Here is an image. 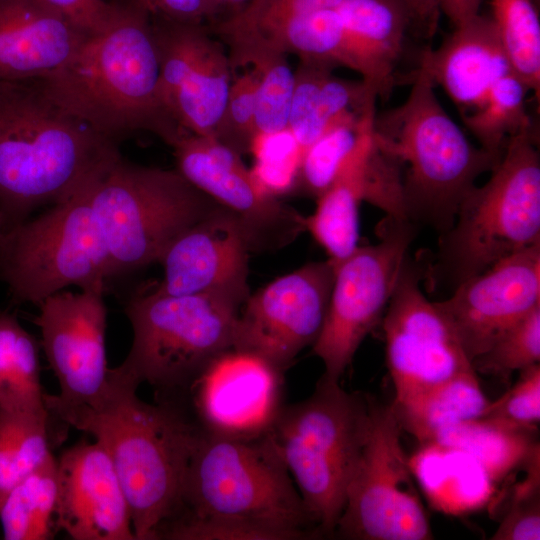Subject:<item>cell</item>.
<instances>
[{
  "instance_id": "6da1fadb",
  "label": "cell",
  "mask_w": 540,
  "mask_h": 540,
  "mask_svg": "<svg viewBox=\"0 0 540 540\" xmlns=\"http://www.w3.org/2000/svg\"><path fill=\"white\" fill-rule=\"evenodd\" d=\"M159 73L150 14L133 0H117L108 26L86 36L62 67L38 81L63 108L116 143L147 131L172 147L188 133L163 103Z\"/></svg>"
},
{
  "instance_id": "7a4b0ae2",
  "label": "cell",
  "mask_w": 540,
  "mask_h": 540,
  "mask_svg": "<svg viewBox=\"0 0 540 540\" xmlns=\"http://www.w3.org/2000/svg\"><path fill=\"white\" fill-rule=\"evenodd\" d=\"M121 157L38 80L0 81V211L7 230L70 199ZM6 230V231H7Z\"/></svg>"
},
{
  "instance_id": "3957f363",
  "label": "cell",
  "mask_w": 540,
  "mask_h": 540,
  "mask_svg": "<svg viewBox=\"0 0 540 540\" xmlns=\"http://www.w3.org/2000/svg\"><path fill=\"white\" fill-rule=\"evenodd\" d=\"M138 385L109 370V387L94 407L57 419L91 434L108 452L131 513L136 540H155L178 511L188 462L200 433L179 402L138 398Z\"/></svg>"
},
{
  "instance_id": "277c9868",
  "label": "cell",
  "mask_w": 540,
  "mask_h": 540,
  "mask_svg": "<svg viewBox=\"0 0 540 540\" xmlns=\"http://www.w3.org/2000/svg\"><path fill=\"white\" fill-rule=\"evenodd\" d=\"M411 78L407 99L375 115L374 132L402 167L407 166L403 174L407 219L427 223L444 235L476 179L491 171L500 158L469 141L423 72L416 69Z\"/></svg>"
},
{
  "instance_id": "5b68a950",
  "label": "cell",
  "mask_w": 540,
  "mask_h": 540,
  "mask_svg": "<svg viewBox=\"0 0 540 540\" xmlns=\"http://www.w3.org/2000/svg\"><path fill=\"white\" fill-rule=\"evenodd\" d=\"M371 402L322 375L308 398L283 406L268 432L319 536L334 535L343 512Z\"/></svg>"
},
{
  "instance_id": "8992f818",
  "label": "cell",
  "mask_w": 540,
  "mask_h": 540,
  "mask_svg": "<svg viewBox=\"0 0 540 540\" xmlns=\"http://www.w3.org/2000/svg\"><path fill=\"white\" fill-rule=\"evenodd\" d=\"M179 517L249 522L287 532L295 540L319 536L268 433L240 440L200 430L180 507L170 520Z\"/></svg>"
},
{
  "instance_id": "52a82bcc",
  "label": "cell",
  "mask_w": 540,
  "mask_h": 540,
  "mask_svg": "<svg viewBox=\"0 0 540 540\" xmlns=\"http://www.w3.org/2000/svg\"><path fill=\"white\" fill-rule=\"evenodd\" d=\"M540 243V157L529 128L507 143L489 180L463 199L441 235L431 273L453 290L494 263Z\"/></svg>"
},
{
  "instance_id": "ba28073f",
  "label": "cell",
  "mask_w": 540,
  "mask_h": 540,
  "mask_svg": "<svg viewBox=\"0 0 540 540\" xmlns=\"http://www.w3.org/2000/svg\"><path fill=\"white\" fill-rule=\"evenodd\" d=\"M240 306L213 295H170L139 287L124 312L133 340L118 373L157 397L182 395L201 372L233 346Z\"/></svg>"
},
{
  "instance_id": "9c48e42d",
  "label": "cell",
  "mask_w": 540,
  "mask_h": 540,
  "mask_svg": "<svg viewBox=\"0 0 540 540\" xmlns=\"http://www.w3.org/2000/svg\"><path fill=\"white\" fill-rule=\"evenodd\" d=\"M90 201L111 275L157 263L166 246L220 205L176 169L117 159L92 184Z\"/></svg>"
},
{
  "instance_id": "30bf717a",
  "label": "cell",
  "mask_w": 540,
  "mask_h": 540,
  "mask_svg": "<svg viewBox=\"0 0 540 540\" xmlns=\"http://www.w3.org/2000/svg\"><path fill=\"white\" fill-rule=\"evenodd\" d=\"M96 179L70 199L8 229L0 238V279L14 302L38 306L70 285L80 290H105L112 275L90 201Z\"/></svg>"
},
{
  "instance_id": "8fae6325",
  "label": "cell",
  "mask_w": 540,
  "mask_h": 540,
  "mask_svg": "<svg viewBox=\"0 0 540 540\" xmlns=\"http://www.w3.org/2000/svg\"><path fill=\"white\" fill-rule=\"evenodd\" d=\"M392 405L372 399L367 437L334 535L353 540L433 538Z\"/></svg>"
},
{
  "instance_id": "7c38bea8",
  "label": "cell",
  "mask_w": 540,
  "mask_h": 540,
  "mask_svg": "<svg viewBox=\"0 0 540 540\" xmlns=\"http://www.w3.org/2000/svg\"><path fill=\"white\" fill-rule=\"evenodd\" d=\"M413 223L387 217L377 244L358 246L334 263L322 331L312 346L330 380L340 381L365 337L382 319L408 257Z\"/></svg>"
},
{
  "instance_id": "4fadbf2b",
  "label": "cell",
  "mask_w": 540,
  "mask_h": 540,
  "mask_svg": "<svg viewBox=\"0 0 540 540\" xmlns=\"http://www.w3.org/2000/svg\"><path fill=\"white\" fill-rule=\"evenodd\" d=\"M104 289L60 291L42 301L33 322L60 392L45 394L50 415L96 406L109 387Z\"/></svg>"
},
{
  "instance_id": "5bb4252c",
  "label": "cell",
  "mask_w": 540,
  "mask_h": 540,
  "mask_svg": "<svg viewBox=\"0 0 540 540\" xmlns=\"http://www.w3.org/2000/svg\"><path fill=\"white\" fill-rule=\"evenodd\" d=\"M334 272L330 259L307 263L250 294L239 310L232 348L285 372L322 331Z\"/></svg>"
},
{
  "instance_id": "9a60e30c",
  "label": "cell",
  "mask_w": 540,
  "mask_h": 540,
  "mask_svg": "<svg viewBox=\"0 0 540 540\" xmlns=\"http://www.w3.org/2000/svg\"><path fill=\"white\" fill-rule=\"evenodd\" d=\"M172 148L176 170L235 216L250 252L276 251L306 230V217L265 193L241 155L216 138L188 133Z\"/></svg>"
},
{
  "instance_id": "2e32d148",
  "label": "cell",
  "mask_w": 540,
  "mask_h": 540,
  "mask_svg": "<svg viewBox=\"0 0 540 540\" xmlns=\"http://www.w3.org/2000/svg\"><path fill=\"white\" fill-rule=\"evenodd\" d=\"M420 278L407 257L383 315L394 400L474 370L449 322L423 294Z\"/></svg>"
},
{
  "instance_id": "e0dca14e",
  "label": "cell",
  "mask_w": 540,
  "mask_h": 540,
  "mask_svg": "<svg viewBox=\"0 0 540 540\" xmlns=\"http://www.w3.org/2000/svg\"><path fill=\"white\" fill-rule=\"evenodd\" d=\"M151 22L166 109L187 133L214 137L233 82L224 43L204 24Z\"/></svg>"
},
{
  "instance_id": "ac0fdd59",
  "label": "cell",
  "mask_w": 540,
  "mask_h": 540,
  "mask_svg": "<svg viewBox=\"0 0 540 540\" xmlns=\"http://www.w3.org/2000/svg\"><path fill=\"white\" fill-rule=\"evenodd\" d=\"M284 373L259 356L229 349L175 398L207 434L252 440L273 427L283 404Z\"/></svg>"
},
{
  "instance_id": "d6986e66",
  "label": "cell",
  "mask_w": 540,
  "mask_h": 540,
  "mask_svg": "<svg viewBox=\"0 0 540 540\" xmlns=\"http://www.w3.org/2000/svg\"><path fill=\"white\" fill-rule=\"evenodd\" d=\"M434 304L472 362L540 306V243L494 263Z\"/></svg>"
},
{
  "instance_id": "ffe728a7",
  "label": "cell",
  "mask_w": 540,
  "mask_h": 540,
  "mask_svg": "<svg viewBox=\"0 0 540 540\" xmlns=\"http://www.w3.org/2000/svg\"><path fill=\"white\" fill-rule=\"evenodd\" d=\"M249 247L233 214L221 205L179 233L157 263L163 278L154 284L170 295H213L240 307L250 295Z\"/></svg>"
},
{
  "instance_id": "44dd1931",
  "label": "cell",
  "mask_w": 540,
  "mask_h": 540,
  "mask_svg": "<svg viewBox=\"0 0 540 540\" xmlns=\"http://www.w3.org/2000/svg\"><path fill=\"white\" fill-rule=\"evenodd\" d=\"M55 526L74 540H136L122 485L97 441H81L57 460Z\"/></svg>"
},
{
  "instance_id": "7402d4cb",
  "label": "cell",
  "mask_w": 540,
  "mask_h": 540,
  "mask_svg": "<svg viewBox=\"0 0 540 540\" xmlns=\"http://www.w3.org/2000/svg\"><path fill=\"white\" fill-rule=\"evenodd\" d=\"M454 28L438 48L422 52L417 70L439 85L463 114L478 108L513 69L492 18L479 13Z\"/></svg>"
},
{
  "instance_id": "603a6c76",
  "label": "cell",
  "mask_w": 540,
  "mask_h": 540,
  "mask_svg": "<svg viewBox=\"0 0 540 540\" xmlns=\"http://www.w3.org/2000/svg\"><path fill=\"white\" fill-rule=\"evenodd\" d=\"M86 36L44 0H0V81L48 77Z\"/></svg>"
},
{
  "instance_id": "cb8c5ba5",
  "label": "cell",
  "mask_w": 540,
  "mask_h": 540,
  "mask_svg": "<svg viewBox=\"0 0 540 540\" xmlns=\"http://www.w3.org/2000/svg\"><path fill=\"white\" fill-rule=\"evenodd\" d=\"M373 138L374 125L347 156L331 185L316 199L314 213L306 217V230L334 263L348 257L359 246V206L365 201Z\"/></svg>"
},
{
  "instance_id": "d4e9b609",
  "label": "cell",
  "mask_w": 540,
  "mask_h": 540,
  "mask_svg": "<svg viewBox=\"0 0 540 540\" xmlns=\"http://www.w3.org/2000/svg\"><path fill=\"white\" fill-rule=\"evenodd\" d=\"M338 10L364 66L362 79L384 97L394 84L411 19L403 0H342Z\"/></svg>"
},
{
  "instance_id": "484cf974",
  "label": "cell",
  "mask_w": 540,
  "mask_h": 540,
  "mask_svg": "<svg viewBox=\"0 0 540 540\" xmlns=\"http://www.w3.org/2000/svg\"><path fill=\"white\" fill-rule=\"evenodd\" d=\"M415 480L431 505L447 514H463L484 506L495 484L467 453L434 442L421 444L409 457Z\"/></svg>"
},
{
  "instance_id": "4316f807",
  "label": "cell",
  "mask_w": 540,
  "mask_h": 540,
  "mask_svg": "<svg viewBox=\"0 0 540 540\" xmlns=\"http://www.w3.org/2000/svg\"><path fill=\"white\" fill-rule=\"evenodd\" d=\"M229 47L232 72L252 65L258 74L255 125L257 135H268L288 129L294 89V70L287 54L263 39L241 33L215 35Z\"/></svg>"
},
{
  "instance_id": "83f0119b",
  "label": "cell",
  "mask_w": 540,
  "mask_h": 540,
  "mask_svg": "<svg viewBox=\"0 0 540 540\" xmlns=\"http://www.w3.org/2000/svg\"><path fill=\"white\" fill-rule=\"evenodd\" d=\"M475 370L437 383L391 404L398 422L420 444L463 421L482 417L489 404Z\"/></svg>"
},
{
  "instance_id": "f1b7e54d",
  "label": "cell",
  "mask_w": 540,
  "mask_h": 540,
  "mask_svg": "<svg viewBox=\"0 0 540 540\" xmlns=\"http://www.w3.org/2000/svg\"><path fill=\"white\" fill-rule=\"evenodd\" d=\"M40 347L14 314L0 313V412L50 421L40 382Z\"/></svg>"
},
{
  "instance_id": "f546056e",
  "label": "cell",
  "mask_w": 540,
  "mask_h": 540,
  "mask_svg": "<svg viewBox=\"0 0 540 540\" xmlns=\"http://www.w3.org/2000/svg\"><path fill=\"white\" fill-rule=\"evenodd\" d=\"M535 431L479 417L441 430L430 442L467 453L496 485L520 467L539 446L533 437Z\"/></svg>"
},
{
  "instance_id": "4dcf8cb0",
  "label": "cell",
  "mask_w": 540,
  "mask_h": 540,
  "mask_svg": "<svg viewBox=\"0 0 540 540\" xmlns=\"http://www.w3.org/2000/svg\"><path fill=\"white\" fill-rule=\"evenodd\" d=\"M57 460L52 456L17 484L0 505L6 540H48L56 531Z\"/></svg>"
},
{
  "instance_id": "1f68e13d",
  "label": "cell",
  "mask_w": 540,
  "mask_h": 540,
  "mask_svg": "<svg viewBox=\"0 0 540 540\" xmlns=\"http://www.w3.org/2000/svg\"><path fill=\"white\" fill-rule=\"evenodd\" d=\"M529 91L524 81L510 72L492 86L478 108L462 114L464 125L482 149L501 158L511 138L532 128L526 108Z\"/></svg>"
},
{
  "instance_id": "d6a6232c",
  "label": "cell",
  "mask_w": 540,
  "mask_h": 540,
  "mask_svg": "<svg viewBox=\"0 0 540 540\" xmlns=\"http://www.w3.org/2000/svg\"><path fill=\"white\" fill-rule=\"evenodd\" d=\"M376 106L328 128L302 154L296 191L317 199L334 181L341 165L374 125Z\"/></svg>"
},
{
  "instance_id": "836d02e7",
  "label": "cell",
  "mask_w": 540,
  "mask_h": 540,
  "mask_svg": "<svg viewBox=\"0 0 540 540\" xmlns=\"http://www.w3.org/2000/svg\"><path fill=\"white\" fill-rule=\"evenodd\" d=\"M50 421L0 412V505L6 495L53 455Z\"/></svg>"
},
{
  "instance_id": "e575fe53",
  "label": "cell",
  "mask_w": 540,
  "mask_h": 540,
  "mask_svg": "<svg viewBox=\"0 0 540 540\" xmlns=\"http://www.w3.org/2000/svg\"><path fill=\"white\" fill-rule=\"evenodd\" d=\"M493 21L511 63L539 98L540 22L532 0H491Z\"/></svg>"
},
{
  "instance_id": "d590c367",
  "label": "cell",
  "mask_w": 540,
  "mask_h": 540,
  "mask_svg": "<svg viewBox=\"0 0 540 540\" xmlns=\"http://www.w3.org/2000/svg\"><path fill=\"white\" fill-rule=\"evenodd\" d=\"M540 361V306L508 329L483 354L472 360L476 372L508 379Z\"/></svg>"
},
{
  "instance_id": "8d00e7d4",
  "label": "cell",
  "mask_w": 540,
  "mask_h": 540,
  "mask_svg": "<svg viewBox=\"0 0 540 540\" xmlns=\"http://www.w3.org/2000/svg\"><path fill=\"white\" fill-rule=\"evenodd\" d=\"M250 152L255 156L251 174L265 193L280 199L296 191L302 154L288 129L256 136Z\"/></svg>"
},
{
  "instance_id": "74e56055",
  "label": "cell",
  "mask_w": 540,
  "mask_h": 540,
  "mask_svg": "<svg viewBox=\"0 0 540 540\" xmlns=\"http://www.w3.org/2000/svg\"><path fill=\"white\" fill-rule=\"evenodd\" d=\"M327 64L300 60L294 71L295 81L288 120V131L301 154L324 132L319 117L320 90L326 76L333 71Z\"/></svg>"
},
{
  "instance_id": "f35d334b",
  "label": "cell",
  "mask_w": 540,
  "mask_h": 540,
  "mask_svg": "<svg viewBox=\"0 0 540 540\" xmlns=\"http://www.w3.org/2000/svg\"><path fill=\"white\" fill-rule=\"evenodd\" d=\"M258 74L255 70L236 78L214 138L240 155L250 152L257 136L255 125Z\"/></svg>"
},
{
  "instance_id": "ab89813d",
  "label": "cell",
  "mask_w": 540,
  "mask_h": 540,
  "mask_svg": "<svg viewBox=\"0 0 540 540\" xmlns=\"http://www.w3.org/2000/svg\"><path fill=\"white\" fill-rule=\"evenodd\" d=\"M482 417L505 424L536 429L540 420V365L522 371L514 385L495 401H489Z\"/></svg>"
},
{
  "instance_id": "60d3db41",
  "label": "cell",
  "mask_w": 540,
  "mask_h": 540,
  "mask_svg": "<svg viewBox=\"0 0 540 540\" xmlns=\"http://www.w3.org/2000/svg\"><path fill=\"white\" fill-rule=\"evenodd\" d=\"M491 539H540L539 484L520 482L512 486L508 509Z\"/></svg>"
},
{
  "instance_id": "b9f144b4",
  "label": "cell",
  "mask_w": 540,
  "mask_h": 540,
  "mask_svg": "<svg viewBox=\"0 0 540 540\" xmlns=\"http://www.w3.org/2000/svg\"><path fill=\"white\" fill-rule=\"evenodd\" d=\"M80 32L89 36L104 30L117 10V0H44Z\"/></svg>"
},
{
  "instance_id": "7bdbcfd3",
  "label": "cell",
  "mask_w": 540,
  "mask_h": 540,
  "mask_svg": "<svg viewBox=\"0 0 540 540\" xmlns=\"http://www.w3.org/2000/svg\"><path fill=\"white\" fill-rule=\"evenodd\" d=\"M150 16L173 21L209 25L217 12L211 0H133Z\"/></svg>"
},
{
  "instance_id": "ee69618b",
  "label": "cell",
  "mask_w": 540,
  "mask_h": 540,
  "mask_svg": "<svg viewBox=\"0 0 540 540\" xmlns=\"http://www.w3.org/2000/svg\"><path fill=\"white\" fill-rule=\"evenodd\" d=\"M410 19L411 27L429 36L437 28L441 13L439 0H403Z\"/></svg>"
},
{
  "instance_id": "f6af8a7d",
  "label": "cell",
  "mask_w": 540,
  "mask_h": 540,
  "mask_svg": "<svg viewBox=\"0 0 540 540\" xmlns=\"http://www.w3.org/2000/svg\"><path fill=\"white\" fill-rule=\"evenodd\" d=\"M440 10L454 26L479 14L481 0H439Z\"/></svg>"
},
{
  "instance_id": "bcb514c9",
  "label": "cell",
  "mask_w": 540,
  "mask_h": 540,
  "mask_svg": "<svg viewBox=\"0 0 540 540\" xmlns=\"http://www.w3.org/2000/svg\"><path fill=\"white\" fill-rule=\"evenodd\" d=\"M251 1L252 0H211L217 12L216 21L239 12Z\"/></svg>"
},
{
  "instance_id": "7dc6e473",
  "label": "cell",
  "mask_w": 540,
  "mask_h": 540,
  "mask_svg": "<svg viewBox=\"0 0 540 540\" xmlns=\"http://www.w3.org/2000/svg\"><path fill=\"white\" fill-rule=\"evenodd\" d=\"M6 230H7L6 221L2 212L0 211V238L3 236Z\"/></svg>"
}]
</instances>
